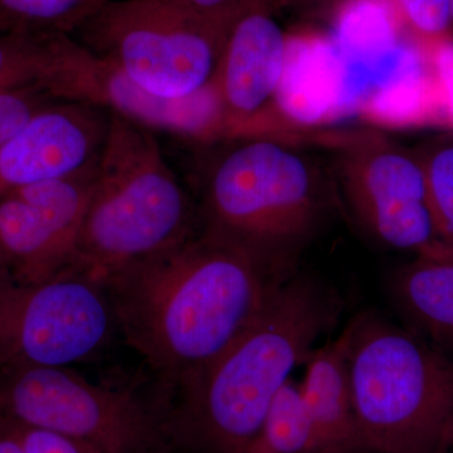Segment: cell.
I'll return each instance as SVG.
<instances>
[{"instance_id": "cell-1", "label": "cell", "mask_w": 453, "mask_h": 453, "mask_svg": "<svg viewBox=\"0 0 453 453\" xmlns=\"http://www.w3.org/2000/svg\"><path fill=\"white\" fill-rule=\"evenodd\" d=\"M292 268L203 231L103 282L116 326L172 395L255 321Z\"/></svg>"}, {"instance_id": "cell-2", "label": "cell", "mask_w": 453, "mask_h": 453, "mask_svg": "<svg viewBox=\"0 0 453 453\" xmlns=\"http://www.w3.org/2000/svg\"><path fill=\"white\" fill-rule=\"evenodd\" d=\"M340 310L330 286L312 276L288 277L231 347L165 396L175 451L249 453L273 398Z\"/></svg>"}, {"instance_id": "cell-3", "label": "cell", "mask_w": 453, "mask_h": 453, "mask_svg": "<svg viewBox=\"0 0 453 453\" xmlns=\"http://www.w3.org/2000/svg\"><path fill=\"white\" fill-rule=\"evenodd\" d=\"M110 113L74 262V271L101 285L196 234L195 207L157 138Z\"/></svg>"}, {"instance_id": "cell-4", "label": "cell", "mask_w": 453, "mask_h": 453, "mask_svg": "<svg viewBox=\"0 0 453 453\" xmlns=\"http://www.w3.org/2000/svg\"><path fill=\"white\" fill-rule=\"evenodd\" d=\"M349 327L354 414L366 451L453 449V357L371 312Z\"/></svg>"}, {"instance_id": "cell-5", "label": "cell", "mask_w": 453, "mask_h": 453, "mask_svg": "<svg viewBox=\"0 0 453 453\" xmlns=\"http://www.w3.org/2000/svg\"><path fill=\"white\" fill-rule=\"evenodd\" d=\"M325 205L323 175L305 155L268 136L243 139L205 180L203 229L292 267Z\"/></svg>"}, {"instance_id": "cell-6", "label": "cell", "mask_w": 453, "mask_h": 453, "mask_svg": "<svg viewBox=\"0 0 453 453\" xmlns=\"http://www.w3.org/2000/svg\"><path fill=\"white\" fill-rule=\"evenodd\" d=\"M231 22L174 0H109L73 37L150 94L187 98L213 85Z\"/></svg>"}, {"instance_id": "cell-7", "label": "cell", "mask_w": 453, "mask_h": 453, "mask_svg": "<svg viewBox=\"0 0 453 453\" xmlns=\"http://www.w3.org/2000/svg\"><path fill=\"white\" fill-rule=\"evenodd\" d=\"M0 380V413L50 429L101 453H174L165 401L91 383L70 368L11 366Z\"/></svg>"}, {"instance_id": "cell-8", "label": "cell", "mask_w": 453, "mask_h": 453, "mask_svg": "<svg viewBox=\"0 0 453 453\" xmlns=\"http://www.w3.org/2000/svg\"><path fill=\"white\" fill-rule=\"evenodd\" d=\"M116 326L105 288L77 271L35 283L0 279V365L70 368Z\"/></svg>"}, {"instance_id": "cell-9", "label": "cell", "mask_w": 453, "mask_h": 453, "mask_svg": "<svg viewBox=\"0 0 453 453\" xmlns=\"http://www.w3.org/2000/svg\"><path fill=\"white\" fill-rule=\"evenodd\" d=\"M342 193L357 219L380 242L421 257L453 253L441 240L425 166L383 139H360L339 162Z\"/></svg>"}, {"instance_id": "cell-10", "label": "cell", "mask_w": 453, "mask_h": 453, "mask_svg": "<svg viewBox=\"0 0 453 453\" xmlns=\"http://www.w3.org/2000/svg\"><path fill=\"white\" fill-rule=\"evenodd\" d=\"M97 162L0 198V247L17 281L41 282L74 271Z\"/></svg>"}, {"instance_id": "cell-11", "label": "cell", "mask_w": 453, "mask_h": 453, "mask_svg": "<svg viewBox=\"0 0 453 453\" xmlns=\"http://www.w3.org/2000/svg\"><path fill=\"white\" fill-rule=\"evenodd\" d=\"M47 92L56 100L80 101L118 113L146 129L211 140L223 136V110L214 85L187 98L150 94L73 37L65 40Z\"/></svg>"}, {"instance_id": "cell-12", "label": "cell", "mask_w": 453, "mask_h": 453, "mask_svg": "<svg viewBox=\"0 0 453 453\" xmlns=\"http://www.w3.org/2000/svg\"><path fill=\"white\" fill-rule=\"evenodd\" d=\"M288 44V35L273 12L255 0H241L213 82L223 110V136L258 138L280 120L275 98Z\"/></svg>"}, {"instance_id": "cell-13", "label": "cell", "mask_w": 453, "mask_h": 453, "mask_svg": "<svg viewBox=\"0 0 453 453\" xmlns=\"http://www.w3.org/2000/svg\"><path fill=\"white\" fill-rule=\"evenodd\" d=\"M80 101H55L0 144V198L32 184L74 174L96 162L110 118Z\"/></svg>"}, {"instance_id": "cell-14", "label": "cell", "mask_w": 453, "mask_h": 453, "mask_svg": "<svg viewBox=\"0 0 453 453\" xmlns=\"http://www.w3.org/2000/svg\"><path fill=\"white\" fill-rule=\"evenodd\" d=\"M275 111L280 120L303 127L325 124L353 112L347 65L329 35L308 31L288 35Z\"/></svg>"}, {"instance_id": "cell-15", "label": "cell", "mask_w": 453, "mask_h": 453, "mask_svg": "<svg viewBox=\"0 0 453 453\" xmlns=\"http://www.w3.org/2000/svg\"><path fill=\"white\" fill-rule=\"evenodd\" d=\"M349 325L338 338L315 349L306 360L300 393L330 453L366 451L351 395Z\"/></svg>"}, {"instance_id": "cell-16", "label": "cell", "mask_w": 453, "mask_h": 453, "mask_svg": "<svg viewBox=\"0 0 453 453\" xmlns=\"http://www.w3.org/2000/svg\"><path fill=\"white\" fill-rule=\"evenodd\" d=\"M405 33L390 0H342L329 37L342 59L368 77L371 89L398 64Z\"/></svg>"}, {"instance_id": "cell-17", "label": "cell", "mask_w": 453, "mask_h": 453, "mask_svg": "<svg viewBox=\"0 0 453 453\" xmlns=\"http://www.w3.org/2000/svg\"><path fill=\"white\" fill-rule=\"evenodd\" d=\"M357 112L392 129L442 127L436 85L421 42L411 40L395 70L366 94Z\"/></svg>"}, {"instance_id": "cell-18", "label": "cell", "mask_w": 453, "mask_h": 453, "mask_svg": "<svg viewBox=\"0 0 453 453\" xmlns=\"http://www.w3.org/2000/svg\"><path fill=\"white\" fill-rule=\"evenodd\" d=\"M392 295L407 329L453 357V253L402 268Z\"/></svg>"}, {"instance_id": "cell-19", "label": "cell", "mask_w": 453, "mask_h": 453, "mask_svg": "<svg viewBox=\"0 0 453 453\" xmlns=\"http://www.w3.org/2000/svg\"><path fill=\"white\" fill-rule=\"evenodd\" d=\"M249 453H330L291 378L273 398Z\"/></svg>"}, {"instance_id": "cell-20", "label": "cell", "mask_w": 453, "mask_h": 453, "mask_svg": "<svg viewBox=\"0 0 453 453\" xmlns=\"http://www.w3.org/2000/svg\"><path fill=\"white\" fill-rule=\"evenodd\" d=\"M109 0H0V35H73Z\"/></svg>"}, {"instance_id": "cell-21", "label": "cell", "mask_w": 453, "mask_h": 453, "mask_svg": "<svg viewBox=\"0 0 453 453\" xmlns=\"http://www.w3.org/2000/svg\"><path fill=\"white\" fill-rule=\"evenodd\" d=\"M64 35H0V92L37 88L44 81Z\"/></svg>"}, {"instance_id": "cell-22", "label": "cell", "mask_w": 453, "mask_h": 453, "mask_svg": "<svg viewBox=\"0 0 453 453\" xmlns=\"http://www.w3.org/2000/svg\"><path fill=\"white\" fill-rule=\"evenodd\" d=\"M423 166L438 234L453 252V144L438 148Z\"/></svg>"}, {"instance_id": "cell-23", "label": "cell", "mask_w": 453, "mask_h": 453, "mask_svg": "<svg viewBox=\"0 0 453 453\" xmlns=\"http://www.w3.org/2000/svg\"><path fill=\"white\" fill-rule=\"evenodd\" d=\"M411 37L428 43L449 37V0H390Z\"/></svg>"}, {"instance_id": "cell-24", "label": "cell", "mask_w": 453, "mask_h": 453, "mask_svg": "<svg viewBox=\"0 0 453 453\" xmlns=\"http://www.w3.org/2000/svg\"><path fill=\"white\" fill-rule=\"evenodd\" d=\"M55 101L56 98L37 88L0 92V144L17 133L35 112Z\"/></svg>"}, {"instance_id": "cell-25", "label": "cell", "mask_w": 453, "mask_h": 453, "mask_svg": "<svg viewBox=\"0 0 453 453\" xmlns=\"http://www.w3.org/2000/svg\"><path fill=\"white\" fill-rule=\"evenodd\" d=\"M423 46L436 85L442 127L453 130V40L442 38Z\"/></svg>"}, {"instance_id": "cell-26", "label": "cell", "mask_w": 453, "mask_h": 453, "mask_svg": "<svg viewBox=\"0 0 453 453\" xmlns=\"http://www.w3.org/2000/svg\"><path fill=\"white\" fill-rule=\"evenodd\" d=\"M14 422L25 453H101L96 447L77 438L65 436L50 429Z\"/></svg>"}, {"instance_id": "cell-27", "label": "cell", "mask_w": 453, "mask_h": 453, "mask_svg": "<svg viewBox=\"0 0 453 453\" xmlns=\"http://www.w3.org/2000/svg\"><path fill=\"white\" fill-rule=\"evenodd\" d=\"M174 2L211 19L231 22L241 0H174Z\"/></svg>"}, {"instance_id": "cell-28", "label": "cell", "mask_w": 453, "mask_h": 453, "mask_svg": "<svg viewBox=\"0 0 453 453\" xmlns=\"http://www.w3.org/2000/svg\"><path fill=\"white\" fill-rule=\"evenodd\" d=\"M0 453H25L16 422L0 413Z\"/></svg>"}, {"instance_id": "cell-29", "label": "cell", "mask_w": 453, "mask_h": 453, "mask_svg": "<svg viewBox=\"0 0 453 453\" xmlns=\"http://www.w3.org/2000/svg\"><path fill=\"white\" fill-rule=\"evenodd\" d=\"M255 2L275 13L279 9L288 7V5L301 4V3L310 2V0H255Z\"/></svg>"}, {"instance_id": "cell-30", "label": "cell", "mask_w": 453, "mask_h": 453, "mask_svg": "<svg viewBox=\"0 0 453 453\" xmlns=\"http://www.w3.org/2000/svg\"><path fill=\"white\" fill-rule=\"evenodd\" d=\"M8 275H12L11 265H9L7 256L0 247V279Z\"/></svg>"}, {"instance_id": "cell-31", "label": "cell", "mask_w": 453, "mask_h": 453, "mask_svg": "<svg viewBox=\"0 0 453 453\" xmlns=\"http://www.w3.org/2000/svg\"><path fill=\"white\" fill-rule=\"evenodd\" d=\"M449 13H451V26H453V0H449Z\"/></svg>"}, {"instance_id": "cell-32", "label": "cell", "mask_w": 453, "mask_h": 453, "mask_svg": "<svg viewBox=\"0 0 453 453\" xmlns=\"http://www.w3.org/2000/svg\"><path fill=\"white\" fill-rule=\"evenodd\" d=\"M342 453H377L372 451H353V452H342Z\"/></svg>"}, {"instance_id": "cell-33", "label": "cell", "mask_w": 453, "mask_h": 453, "mask_svg": "<svg viewBox=\"0 0 453 453\" xmlns=\"http://www.w3.org/2000/svg\"><path fill=\"white\" fill-rule=\"evenodd\" d=\"M174 453H178L177 451H175Z\"/></svg>"}]
</instances>
